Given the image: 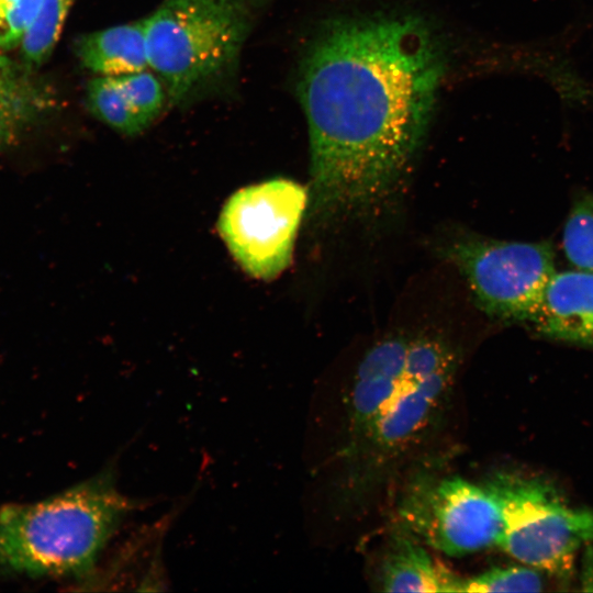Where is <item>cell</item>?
Instances as JSON below:
<instances>
[{"mask_svg": "<svg viewBox=\"0 0 593 593\" xmlns=\"http://www.w3.org/2000/svg\"><path fill=\"white\" fill-rule=\"evenodd\" d=\"M446 71L443 42L419 16H342L321 29L298 80L313 215L360 211L391 193L425 139Z\"/></svg>", "mask_w": 593, "mask_h": 593, "instance_id": "cell-1", "label": "cell"}, {"mask_svg": "<svg viewBox=\"0 0 593 593\" xmlns=\"http://www.w3.org/2000/svg\"><path fill=\"white\" fill-rule=\"evenodd\" d=\"M460 355L432 334H398L360 360L345 400L338 496L361 507L417 458L449 407Z\"/></svg>", "mask_w": 593, "mask_h": 593, "instance_id": "cell-2", "label": "cell"}, {"mask_svg": "<svg viewBox=\"0 0 593 593\" xmlns=\"http://www.w3.org/2000/svg\"><path fill=\"white\" fill-rule=\"evenodd\" d=\"M134 502L107 469L47 499L0 508V575L82 577Z\"/></svg>", "mask_w": 593, "mask_h": 593, "instance_id": "cell-3", "label": "cell"}, {"mask_svg": "<svg viewBox=\"0 0 593 593\" xmlns=\"http://www.w3.org/2000/svg\"><path fill=\"white\" fill-rule=\"evenodd\" d=\"M144 20L148 65L170 103L183 101L230 66L249 29L244 1L164 0Z\"/></svg>", "mask_w": 593, "mask_h": 593, "instance_id": "cell-4", "label": "cell"}, {"mask_svg": "<svg viewBox=\"0 0 593 593\" xmlns=\"http://www.w3.org/2000/svg\"><path fill=\"white\" fill-rule=\"evenodd\" d=\"M501 507L497 547L522 564L569 577L575 555L593 545V511L575 507L540 478L499 472L486 484Z\"/></svg>", "mask_w": 593, "mask_h": 593, "instance_id": "cell-5", "label": "cell"}, {"mask_svg": "<svg viewBox=\"0 0 593 593\" xmlns=\"http://www.w3.org/2000/svg\"><path fill=\"white\" fill-rule=\"evenodd\" d=\"M398 523L425 546L460 557L496 546L501 507L486 485L418 468L404 483Z\"/></svg>", "mask_w": 593, "mask_h": 593, "instance_id": "cell-6", "label": "cell"}, {"mask_svg": "<svg viewBox=\"0 0 593 593\" xmlns=\"http://www.w3.org/2000/svg\"><path fill=\"white\" fill-rule=\"evenodd\" d=\"M445 256L460 270L488 315L530 324L556 272L548 243L465 236L449 244Z\"/></svg>", "mask_w": 593, "mask_h": 593, "instance_id": "cell-7", "label": "cell"}, {"mask_svg": "<svg viewBox=\"0 0 593 593\" xmlns=\"http://www.w3.org/2000/svg\"><path fill=\"white\" fill-rule=\"evenodd\" d=\"M309 200L307 189L298 182L272 179L238 190L226 201L217 227L246 272L271 280L289 266Z\"/></svg>", "mask_w": 593, "mask_h": 593, "instance_id": "cell-8", "label": "cell"}, {"mask_svg": "<svg viewBox=\"0 0 593 593\" xmlns=\"http://www.w3.org/2000/svg\"><path fill=\"white\" fill-rule=\"evenodd\" d=\"M542 336L593 347V272H555L530 323Z\"/></svg>", "mask_w": 593, "mask_h": 593, "instance_id": "cell-9", "label": "cell"}, {"mask_svg": "<svg viewBox=\"0 0 593 593\" xmlns=\"http://www.w3.org/2000/svg\"><path fill=\"white\" fill-rule=\"evenodd\" d=\"M391 529L378 570L384 592H460L461 578L436 561L403 525Z\"/></svg>", "mask_w": 593, "mask_h": 593, "instance_id": "cell-10", "label": "cell"}, {"mask_svg": "<svg viewBox=\"0 0 593 593\" xmlns=\"http://www.w3.org/2000/svg\"><path fill=\"white\" fill-rule=\"evenodd\" d=\"M82 66L98 76L118 77L149 68L145 20L82 36L77 44Z\"/></svg>", "mask_w": 593, "mask_h": 593, "instance_id": "cell-11", "label": "cell"}, {"mask_svg": "<svg viewBox=\"0 0 593 593\" xmlns=\"http://www.w3.org/2000/svg\"><path fill=\"white\" fill-rule=\"evenodd\" d=\"M40 92L13 60L0 54V148L13 145L36 118Z\"/></svg>", "mask_w": 593, "mask_h": 593, "instance_id": "cell-12", "label": "cell"}, {"mask_svg": "<svg viewBox=\"0 0 593 593\" xmlns=\"http://www.w3.org/2000/svg\"><path fill=\"white\" fill-rule=\"evenodd\" d=\"M87 105L100 121L125 135H135L146 127L137 118L115 77L96 76L87 85Z\"/></svg>", "mask_w": 593, "mask_h": 593, "instance_id": "cell-13", "label": "cell"}, {"mask_svg": "<svg viewBox=\"0 0 593 593\" xmlns=\"http://www.w3.org/2000/svg\"><path fill=\"white\" fill-rule=\"evenodd\" d=\"M75 0H43L38 14L20 45L29 65H40L51 55Z\"/></svg>", "mask_w": 593, "mask_h": 593, "instance_id": "cell-14", "label": "cell"}, {"mask_svg": "<svg viewBox=\"0 0 593 593\" xmlns=\"http://www.w3.org/2000/svg\"><path fill=\"white\" fill-rule=\"evenodd\" d=\"M562 248L575 269L593 272V195L578 199L562 232Z\"/></svg>", "mask_w": 593, "mask_h": 593, "instance_id": "cell-15", "label": "cell"}, {"mask_svg": "<svg viewBox=\"0 0 593 593\" xmlns=\"http://www.w3.org/2000/svg\"><path fill=\"white\" fill-rule=\"evenodd\" d=\"M541 589L539 571L522 563L491 568L460 580V592H538Z\"/></svg>", "mask_w": 593, "mask_h": 593, "instance_id": "cell-16", "label": "cell"}, {"mask_svg": "<svg viewBox=\"0 0 593 593\" xmlns=\"http://www.w3.org/2000/svg\"><path fill=\"white\" fill-rule=\"evenodd\" d=\"M133 111L147 127L161 112L167 92L161 79L146 70L115 77Z\"/></svg>", "mask_w": 593, "mask_h": 593, "instance_id": "cell-17", "label": "cell"}, {"mask_svg": "<svg viewBox=\"0 0 593 593\" xmlns=\"http://www.w3.org/2000/svg\"><path fill=\"white\" fill-rule=\"evenodd\" d=\"M43 0H19L0 12V48L21 43L35 21Z\"/></svg>", "mask_w": 593, "mask_h": 593, "instance_id": "cell-18", "label": "cell"}, {"mask_svg": "<svg viewBox=\"0 0 593 593\" xmlns=\"http://www.w3.org/2000/svg\"><path fill=\"white\" fill-rule=\"evenodd\" d=\"M581 584L583 590L593 591V550H588L585 555L582 567Z\"/></svg>", "mask_w": 593, "mask_h": 593, "instance_id": "cell-19", "label": "cell"}, {"mask_svg": "<svg viewBox=\"0 0 593 593\" xmlns=\"http://www.w3.org/2000/svg\"><path fill=\"white\" fill-rule=\"evenodd\" d=\"M18 1L19 0H0V12H2Z\"/></svg>", "mask_w": 593, "mask_h": 593, "instance_id": "cell-20", "label": "cell"}, {"mask_svg": "<svg viewBox=\"0 0 593 593\" xmlns=\"http://www.w3.org/2000/svg\"><path fill=\"white\" fill-rule=\"evenodd\" d=\"M210 1L219 2V3H235V2H240L243 0H210Z\"/></svg>", "mask_w": 593, "mask_h": 593, "instance_id": "cell-21", "label": "cell"}]
</instances>
